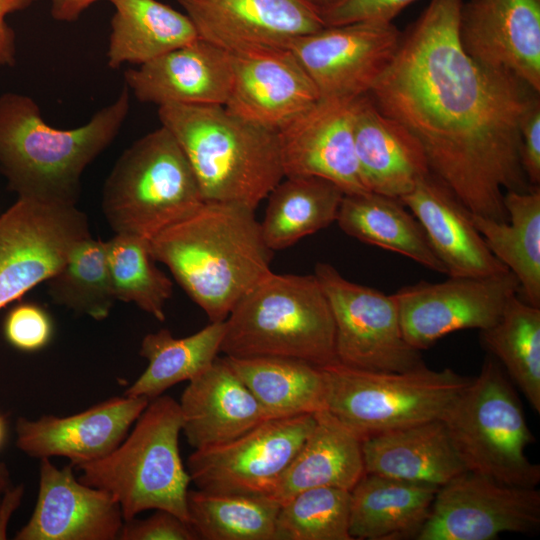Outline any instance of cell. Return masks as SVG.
<instances>
[{
    "mask_svg": "<svg viewBox=\"0 0 540 540\" xmlns=\"http://www.w3.org/2000/svg\"><path fill=\"white\" fill-rule=\"evenodd\" d=\"M462 3L431 0L368 95L418 140L431 173L470 213L507 221L502 190L534 188L521 165L518 123L539 92L464 51Z\"/></svg>",
    "mask_w": 540,
    "mask_h": 540,
    "instance_id": "cell-1",
    "label": "cell"
},
{
    "mask_svg": "<svg viewBox=\"0 0 540 540\" xmlns=\"http://www.w3.org/2000/svg\"><path fill=\"white\" fill-rule=\"evenodd\" d=\"M149 248L210 322L224 321L271 271L273 251L263 239L255 210L239 204L204 202L152 237Z\"/></svg>",
    "mask_w": 540,
    "mask_h": 540,
    "instance_id": "cell-2",
    "label": "cell"
},
{
    "mask_svg": "<svg viewBox=\"0 0 540 540\" xmlns=\"http://www.w3.org/2000/svg\"><path fill=\"white\" fill-rule=\"evenodd\" d=\"M130 108L124 84L118 97L77 128L44 121L29 96L0 95V173L18 197L76 205L86 167L114 141Z\"/></svg>",
    "mask_w": 540,
    "mask_h": 540,
    "instance_id": "cell-3",
    "label": "cell"
},
{
    "mask_svg": "<svg viewBox=\"0 0 540 540\" xmlns=\"http://www.w3.org/2000/svg\"><path fill=\"white\" fill-rule=\"evenodd\" d=\"M158 118L184 151L204 202L255 210L284 178L278 131L223 105H163Z\"/></svg>",
    "mask_w": 540,
    "mask_h": 540,
    "instance_id": "cell-4",
    "label": "cell"
},
{
    "mask_svg": "<svg viewBox=\"0 0 540 540\" xmlns=\"http://www.w3.org/2000/svg\"><path fill=\"white\" fill-rule=\"evenodd\" d=\"M220 352L295 358L318 367L337 362L334 318L316 276L264 275L225 319Z\"/></svg>",
    "mask_w": 540,
    "mask_h": 540,
    "instance_id": "cell-5",
    "label": "cell"
},
{
    "mask_svg": "<svg viewBox=\"0 0 540 540\" xmlns=\"http://www.w3.org/2000/svg\"><path fill=\"white\" fill-rule=\"evenodd\" d=\"M182 418L167 395L149 400L130 433L105 457L76 466L78 479L109 493L124 522L146 510H166L188 522L191 482L179 452Z\"/></svg>",
    "mask_w": 540,
    "mask_h": 540,
    "instance_id": "cell-6",
    "label": "cell"
},
{
    "mask_svg": "<svg viewBox=\"0 0 540 540\" xmlns=\"http://www.w3.org/2000/svg\"><path fill=\"white\" fill-rule=\"evenodd\" d=\"M203 203L184 151L162 125L123 151L102 193V210L115 234L148 240Z\"/></svg>",
    "mask_w": 540,
    "mask_h": 540,
    "instance_id": "cell-7",
    "label": "cell"
},
{
    "mask_svg": "<svg viewBox=\"0 0 540 540\" xmlns=\"http://www.w3.org/2000/svg\"><path fill=\"white\" fill-rule=\"evenodd\" d=\"M440 419L467 471L522 487L540 482V466L525 454L535 439L513 386L493 356L486 357L479 375Z\"/></svg>",
    "mask_w": 540,
    "mask_h": 540,
    "instance_id": "cell-8",
    "label": "cell"
},
{
    "mask_svg": "<svg viewBox=\"0 0 540 540\" xmlns=\"http://www.w3.org/2000/svg\"><path fill=\"white\" fill-rule=\"evenodd\" d=\"M320 368L325 409L361 441L439 419L472 379L450 368L432 370L426 365L403 372L363 370L339 362Z\"/></svg>",
    "mask_w": 540,
    "mask_h": 540,
    "instance_id": "cell-9",
    "label": "cell"
},
{
    "mask_svg": "<svg viewBox=\"0 0 540 540\" xmlns=\"http://www.w3.org/2000/svg\"><path fill=\"white\" fill-rule=\"evenodd\" d=\"M314 275L333 314L337 362L385 372L425 366L420 351L403 335L395 293L351 282L328 263H317Z\"/></svg>",
    "mask_w": 540,
    "mask_h": 540,
    "instance_id": "cell-10",
    "label": "cell"
},
{
    "mask_svg": "<svg viewBox=\"0 0 540 540\" xmlns=\"http://www.w3.org/2000/svg\"><path fill=\"white\" fill-rule=\"evenodd\" d=\"M88 236L76 205L18 197L0 216V309L49 280Z\"/></svg>",
    "mask_w": 540,
    "mask_h": 540,
    "instance_id": "cell-11",
    "label": "cell"
},
{
    "mask_svg": "<svg viewBox=\"0 0 540 540\" xmlns=\"http://www.w3.org/2000/svg\"><path fill=\"white\" fill-rule=\"evenodd\" d=\"M315 424L314 414L268 419L221 444L195 449L187 472L197 489L268 496Z\"/></svg>",
    "mask_w": 540,
    "mask_h": 540,
    "instance_id": "cell-12",
    "label": "cell"
},
{
    "mask_svg": "<svg viewBox=\"0 0 540 540\" xmlns=\"http://www.w3.org/2000/svg\"><path fill=\"white\" fill-rule=\"evenodd\" d=\"M540 525V491L465 471L440 486L416 540H491Z\"/></svg>",
    "mask_w": 540,
    "mask_h": 540,
    "instance_id": "cell-13",
    "label": "cell"
},
{
    "mask_svg": "<svg viewBox=\"0 0 540 540\" xmlns=\"http://www.w3.org/2000/svg\"><path fill=\"white\" fill-rule=\"evenodd\" d=\"M519 290V282L509 270L402 287L395 295L403 335L422 351L454 331L485 330L498 321L508 299Z\"/></svg>",
    "mask_w": 540,
    "mask_h": 540,
    "instance_id": "cell-14",
    "label": "cell"
},
{
    "mask_svg": "<svg viewBox=\"0 0 540 540\" xmlns=\"http://www.w3.org/2000/svg\"><path fill=\"white\" fill-rule=\"evenodd\" d=\"M402 32L391 22L325 26L288 47L312 80L319 98L353 99L370 92L388 68Z\"/></svg>",
    "mask_w": 540,
    "mask_h": 540,
    "instance_id": "cell-15",
    "label": "cell"
},
{
    "mask_svg": "<svg viewBox=\"0 0 540 540\" xmlns=\"http://www.w3.org/2000/svg\"><path fill=\"white\" fill-rule=\"evenodd\" d=\"M198 37L230 54L288 48L324 28L305 0H176Z\"/></svg>",
    "mask_w": 540,
    "mask_h": 540,
    "instance_id": "cell-16",
    "label": "cell"
},
{
    "mask_svg": "<svg viewBox=\"0 0 540 540\" xmlns=\"http://www.w3.org/2000/svg\"><path fill=\"white\" fill-rule=\"evenodd\" d=\"M458 37L475 61L540 92V0L463 2Z\"/></svg>",
    "mask_w": 540,
    "mask_h": 540,
    "instance_id": "cell-17",
    "label": "cell"
},
{
    "mask_svg": "<svg viewBox=\"0 0 540 540\" xmlns=\"http://www.w3.org/2000/svg\"><path fill=\"white\" fill-rule=\"evenodd\" d=\"M353 99L319 98L278 131L284 177H321L344 194L369 192L355 154Z\"/></svg>",
    "mask_w": 540,
    "mask_h": 540,
    "instance_id": "cell-18",
    "label": "cell"
},
{
    "mask_svg": "<svg viewBox=\"0 0 540 540\" xmlns=\"http://www.w3.org/2000/svg\"><path fill=\"white\" fill-rule=\"evenodd\" d=\"M232 55V86L224 107L255 125L279 131L318 99L319 94L289 48Z\"/></svg>",
    "mask_w": 540,
    "mask_h": 540,
    "instance_id": "cell-19",
    "label": "cell"
},
{
    "mask_svg": "<svg viewBox=\"0 0 540 540\" xmlns=\"http://www.w3.org/2000/svg\"><path fill=\"white\" fill-rule=\"evenodd\" d=\"M70 463L57 468L40 459L39 490L33 513L16 540H115L124 519L107 492L74 476Z\"/></svg>",
    "mask_w": 540,
    "mask_h": 540,
    "instance_id": "cell-20",
    "label": "cell"
},
{
    "mask_svg": "<svg viewBox=\"0 0 540 540\" xmlns=\"http://www.w3.org/2000/svg\"><path fill=\"white\" fill-rule=\"evenodd\" d=\"M145 397H113L82 412L36 420L19 417L16 445L34 458L65 457L76 467L111 453L147 406Z\"/></svg>",
    "mask_w": 540,
    "mask_h": 540,
    "instance_id": "cell-21",
    "label": "cell"
},
{
    "mask_svg": "<svg viewBox=\"0 0 540 540\" xmlns=\"http://www.w3.org/2000/svg\"><path fill=\"white\" fill-rule=\"evenodd\" d=\"M138 101L159 106L225 105L232 86V55L200 38L124 72Z\"/></svg>",
    "mask_w": 540,
    "mask_h": 540,
    "instance_id": "cell-22",
    "label": "cell"
},
{
    "mask_svg": "<svg viewBox=\"0 0 540 540\" xmlns=\"http://www.w3.org/2000/svg\"><path fill=\"white\" fill-rule=\"evenodd\" d=\"M399 200L421 224L448 276L508 271L488 249L469 210L434 174H428Z\"/></svg>",
    "mask_w": 540,
    "mask_h": 540,
    "instance_id": "cell-23",
    "label": "cell"
},
{
    "mask_svg": "<svg viewBox=\"0 0 540 540\" xmlns=\"http://www.w3.org/2000/svg\"><path fill=\"white\" fill-rule=\"evenodd\" d=\"M355 154L369 192L400 199L431 173L418 140L368 94L352 102Z\"/></svg>",
    "mask_w": 540,
    "mask_h": 540,
    "instance_id": "cell-24",
    "label": "cell"
},
{
    "mask_svg": "<svg viewBox=\"0 0 540 540\" xmlns=\"http://www.w3.org/2000/svg\"><path fill=\"white\" fill-rule=\"evenodd\" d=\"M178 403L182 432L194 449L230 441L270 419L224 357L190 380Z\"/></svg>",
    "mask_w": 540,
    "mask_h": 540,
    "instance_id": "cell-25",
    "label": "cell"
},
{
    "mask_svg": "<svg viewBox=\"0 0 540 540\" xmlns=\"http://www.w3.org/2000/svg\"><path fill=\"white\" fill-rule=\"evenodd\" d=\"M365 473L444 485L467 471L442 420L380 433L362 441Z\"/></svg>",
    "mask_w": 540,
    "mask_h": 540,
    "instance_id": "cell-26",
    "label": "cell"
},
{
    "mask_svg": "<svg viewBox=\"0 0 540 540\" xmlns=\"http://www.w3.org/2000/svg\"><path fill=\"white\" fill-rule=\"evenodd\" d=\"M314 417V427L268 494L280 505L310 488L350 491L365 474L362 441L328 410Z\"/></svg>",
    "mask_w": 540,
    "mask_h": 540,
    "instance_id": "cell-27",
    "label": "cell"
},
{
    "mask_svg": "<svg viewBox=\"0 0 540 540\" xmlns=\"http://www.w3.org/2000/svg\"><path fill=\"white\" fill-rule=\"evenodd\" d=\"M439 487L365 473L350 490L352 539H416Z\"/></svg>",
    "mask_w": 540,
    "mask_h": 540,
    "instance_id": "cell-28",
    "label": "cell"
},
{
    "mask_svg": "<svg viewBox=\"0 0 540 540\" xmlns=\"http://www.w3.org/2000/svg\"><path fill=\"white\" fill-rule=\"evenodd\" d=\"M114 7L107 65H141L198 39L185 13L158 0H108Z\"/></svg>",
    "mask_w": 540,
    "mask_h": 540,
    "instance_id": "cell-29",
    "label": "cell"
},
{
    "mask_svg": "<svg viewBox=\"0 0 540 540\" xmlns=\"http://www.w3.org/2000/svg\"><path fill=\"white\" fill-rule=\"evenodd\" d=\"M336 222L343 232L359 241L446 274L421 224L397 198L374 192L344 194Z\"/></svg>",
    "mask_w": 540,
    "mask_h": 540,
    "instance_id": "cell-30",
    "label": "cell"
},
{
    "mask_svg": "<svg viewBox=\"0 0 540 540\" xmlns=\"http://www.w3.org/2000/svg\"><path fill=\"white\" fill-rule=\"evenodd\" d=\"M224 359L270 419L314 414L325 409V384L318 366L277 356H224Z\"/></svg>",
    "mask_w": 540,
    "mask_h": 540,
    "instance_id": "cell-31",
    "label": "cell"
},
{
    "mask_svg": "<svg viewBox=\"0 0 540 540\" xmlns=\"http://www.w3.org/2000/svg\"><path fill=\"white\" fill-rule=\"evenodd\" d=\"M507 221L471 213L490 252L517 278L526 302L540 307V188L504 193Z\"/></svg>",
    "mask_w": 540,
    "mask_h": 540,
    "instance_id": "cell-32",
    "label": "cell"
},
{
    "mask_svg": "<svg viewBox=\"0 0 540 540\" xmlns=\"http://www.w3.org/2000/svg\"><path fill=\"white\" fill-rule=\"evenodd\" d=\"M344 192L332 181L315 176L284 177L267 196L260 222L272 251L290 247L336 221Z\"/></svg>",
    "mask_w": 540,
    "mask_h": 540,
    "instance_id": "cell-33",
    "label": "cell"
},
{
    "mask_svg": "<svg viewBox=\"0 0 540 540\" xmlns=\"http://www.w3.org/2000/svg\"><path fill=\"white\" fill-rule=\"evenodd\" d=\"M224 330L225 320L211 322L183 338H175L168 329L146 334L139 354L148 365L124 395L151 400L180 382L192 380L218 357Z\"/></svg>",
    "mask_w": 540,
    "mask_h": 540,
    "instance_id": "cell-34",
    "label": "cell"
},
{
    "mask_svg": "<svg viewBox=\"0 0 540 540\" xmlns=\"http://www.w3.org/2000/svg\"><path fill=\"white\" fill-rule=\"evenodd\" d=\"M280 504L259 494L188 490V523L198 539L274 540Z\"/></svg>",
    "mask_w": 540,
    "mask_h": 540,
    "instance_id": "cell-35",
    "label": "cell"
},
{
    "mask_svg": "<svg viewBox=\"0 0 540 540\" xmlns=\"http://www.w3.org/2000/svg\"><path fill=\"white\" fill-rule=\"evenodd\" d=\"M481 341L503 366L532 408L540 412V307L513 295Z\"/></svg>",
    "mask_w": 540,
    "mask_h": 540,
    "instance_id": "cell-36",
    "label": "cell"
},
{
    "mask_svg": "<svg viewBox=\"0 0 540 540\" xmlns=\"http://www.w3.org/2000/svg\"><path fill=\"white\" fill-rule=\"evenodd\" d=\"M48 281L58 305L101 321L116 301L109 273L106 241L91 235L81 240L65 265Z\"/></svg>",
    "mask_w": 540,
    "mask_h": 540,
    "instance_id": "cell-37",
    "label": "cell"
},
{
    "mask_svg": "<svg viewBox=\"0 0 540 540\" xmlns=\"http://www.w3.org/2000/svg\"><path fill=\"white\" fill-rule=\"evenodd\" d=\"M106 250L115 299L134 303L163 322L165 303L172 295L173 283L155 266L149 240L115 234L106 241Z\"/></svg>",
    "mask_w": 540,
    "mask_h": 540,
    "instance_id": "cell-38",
    "label": "cell"
},
{
    "mask_svg": "<svg viewBox=\"0 0 540 540\" xmlns=\"http://www.w3.org/2000/svg\"><path fill=\"white\" fill-rule=\"evenodd\" d=\"M349 515L350 491L306 489L280 505L274 540H353Z\"/></svg>",
    "mask_w": 540,
    "mask_h": 540,
    "instance_id": "cell-39",
    "label": "cell"
},
{
    "mask_svg": "<svg viewBox=\"0 0 540 540\" xmlns=\"http://www.w3.org/2000/svg\"><path fill=\"white\" fill-rule=\"evenodd\" d=\"M6 340L16 349L35 352L44 348L53 335L48 312L36 303H20L13 307L4 322Z\"/></svg>",
    "mask_w": 540,
    "mask_h": 540,
    "instance_id": "cell-40",
    "label": "cell"
},
{
    "mask_svg": "<svg viewBox=\"0 0 540 540\" xmlns=\"http://www.w3.org/2000/svg\"><path fill=\"white\" fill-rule=\"evenodd\" d=\"M416 0H339L319 11L325 26H337L361 21L391 23Z\"/></svg>",
    "mask_w": 540,
    "mask_h": 540,
    "instance_id": "cell-41",
    "label": "cell"
},
{
    "mask_svg": "<svg viewBox=\"0 0 540 540\" xmlns=\"http://www.w3.org/2000/svg\"><path fill=\"white\" fill-rule=\"evenodd\" d=\"M118 539L121 540H196L188 522L166 510H155L143 520L124 522Z\"/></svg>",
    "mask_w": 540,
    "mask_h": 540,
    "instance_id": "cell-42",
    "label": "cell"
},
{
    "mask_svg": "<svg viewBox=\"0 0 540 540\" xmlns=\"http://www.w3.org/2000/svg\"><path fill=\"white\" fill-rule=\"evenodd\" d=\"M520 160L528 183H540V99L536 95L520 116Z\"/></svg>",
    "mask_w": 540,
    "mask_h": 540,
    "instance_id": "cell-43",
    "label": "cell"
},
{
    "mask_svg": "<svg viewBox=\"0 0 540 540\" xmlns=\"http://www.w3.org/2000/svg\"><path fill=\"white\" fill-rule=\"evenodd\" d=\"M38 0H0V68L16 64V36L13 28L6 22L9 14L23 11Z\"/></svg>",
    "mask_w": 540,
    "mask_h": 540,
    "instance_id": "cell-44",
    "label": "cell"
},
{
    "mask_svg": "<svg viewBox=\"0 0 540 540\" xmlns=\"http://www.w3.org/2000/svg\"><path fill=\"white\" fill-rule=\"evenodd\" d=\"M100 0H50V14L60 22H74L91 5Z\"/></svg>",
    "mask_w": 540,
    "mask_h": 540,
    "instance_id": "cell-45",
    "label": "cell"
},
{
    "mask_svg": "<svg viewBox=\"0 0 540 540\" xmlns=\"http://www.w3.org/2000/svg\"><path fill=\"white\" fill-rule=\"evenodd\" d=\"M24 493L22 485L10 486L0 501V540L7 538V526L14 511L21 503Z\"/></svg>",
    "mask_w": 540,
    "mask_h": 540,
    "instance_id": "cell-46",
    "label": "cell"
},
{
    "mask_svg": "<svg viewBox=\"0 0 540 540\" xmlns=\"http://www.w3.org/2000/svg\"><path fill=\"white\" fill-rule=\"evenodd\" d=\"M11 486L10 474L5 463L0 462V501L5 491Z\"/></svg>",
    "mask_w": 540,
    "mask_h": 540,
    "instance_id": "cell-47",
    "label": "cell"
},
{
    "mask_svg": "<svg viewBox=\"0 0 540 540\" xmlns=\"http://www.w3.org/2000/svg\"><path fill=\"white\" fill-rule=\"evenodd\" d=\"M307 3H309L311 6H313L315 9L318 10V12L324 8H327L328 6L334 4L335 2L339 0H305Z\"/></svg>",
    "mask_w": 540,
    "mask_h": 540,
    "instance_id": "cell-48",
    "label": "cell"
},
{
    "mask_svg": "<svg viewBox=\"0 0 540 540\" xmlns=\"http://www.w3.org/2000/svg\"><path fill=\"white\" fill-rule=\"evenodd\" d=\"M6 424L4 421V418L0 415V447L4 441L5 433H6Z\"/></svg>",
    "mask_w": 540,
    "mask_h": 540,
    "instance_id": "cell-49",
    "label": "cell"
}]
</instances>
